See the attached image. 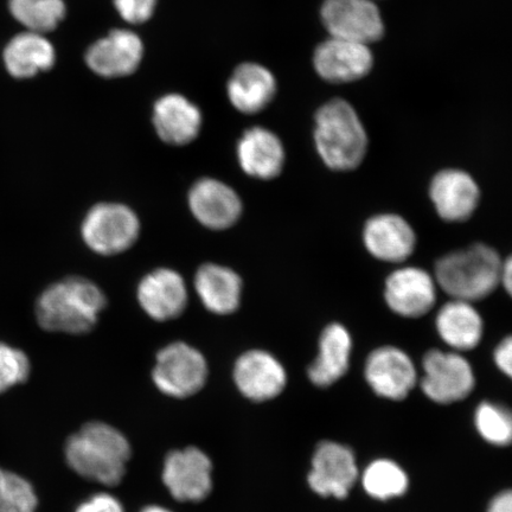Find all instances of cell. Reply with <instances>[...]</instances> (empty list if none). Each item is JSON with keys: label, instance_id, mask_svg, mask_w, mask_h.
Listing matches in <instances>:
<instances>
[{"label": "cell", "instance_id": "cell-24", "mask_svg": "<svg viewBox=\"0 0 512 512\" xmlns=\"http://www.w3.org/2000/svg\"><path fill=\"white\" fill-rule=\"evenodd\" d=\"M228 98L243 114H256L271 104L277 93V81L266 67L243 63L228 82Z\"/></svg>", "mask_w": 512, "mask_h": 512}, {"label": "cell", "instance_id": "cell-20", "mask_svg": "<svg viewBox=\"0 0 512 512\" xmlns=\"http://www.w3.org/2000/svg\"><path fill=\"white\" fill-rule=\"evenodd\" d=\"M202 121L200 108L183 95H165L153 108V125L158 137L169 145L194 142L201 132Z\"/></svg>", "mask_w": 512, "mask_h": 512}, {"label": "cell", "instance_id": "cell-13", "mask_svg": "<svg viewBox=\"0 0 512 512\" xmlns=\"http://www.w3.org/2000/svg\"><path fill=\"white\" fill-rule=\"evenodd\" d=\"M374 66V55L367 44L329 37L313 54V67L326 82L349 83L366 78Z\"/></svg>", "mask_w": 512, "mask_h": 512}, {"label": "cell", "instance_id": "cell-17", "mask_svg": "<svg viewBox=\"0 0 512 512\" xmlns=\"http://www.w3.org/2000/svg\"><path fill=\"white\" fill-rule=\"evenodd\" d=\"M139 305L157 322H168L182 316L188 305V288L181 274L170 268H158L140 281Z\"/></svg>", "mask_w": 512, "mask_h": 512}, {"label": "cell", "instance_id": "cell-33", "mask_svg": "<svg viewBox=\"0 0 512 512\" xmlns=\"http://www.w3.org/2000/svg\"><path fill=\"white\" fill-rule=\"evenodd\" d=\"M76 512H125L117 498L108 494H98L83 502Z\"/></svg>", "mask_w": 512, "mask_h": 512}, {"label": "cell", "instance_id": "cell-22", "mask_svg": "<svg viewBox=\"0 0 512 512\" xmlns=\"http://www.w3.org/2000/svg\"><path fill=\"white\" fill-rule=\"evenodd\" d=\"M352 354V338L343 325L326 326L319 338L318 356L307 369L310 381L328 388L348 373Z\"/></svg>", "mask_w": 512, "mask_h": 512}, {"label": "cell", "instance_id": "cell-29", "mask_svg": "<svg viewBox=\"0 0 512 512\" xmlns=\"http://www.w3.org/2000/svg\"><path fill=\"white\" fill-rule=\"evenodd\" d=\"M475 427L486 443L512 446V409L501 403L483 401L475 412Z\"/></svg>", "mask_w": 512, "mask_h": 512}, {"label": "cell", "instance_id": "cell-35", "mask_svg": "<svg viewBox=\"0 0 512 512\" xmlns=\"http://www.w3.org/2000/svg\"><path fill=\"white\" fill-rule=\"evenodd\" d=\"M486 512H512V489L501 491L492 498Z\"/></svg>", "mask_w": 512, "mask_h": 512}, {"label": "cell", "instance_id": "cell-8", "mask_svg": "<svg viewBox=\"0 0 512 512\" xmlns=\"http://www.w3.org/2000/svg\"><path fill=\"white\" fill-rule=\"evenodd\" d=\"M320 17L330 37L370 46L384 35L381 12L371 0H324Z\"/></svg>", "mask_w": 512, "mask_h": 512}, {"label": "cell", "instance_id": "cell-9", "mask_svg": "<svg viewBox=\"0 0 512 512\" xmlns=\"http://www.w3.org/2000/svg\"><path fill=\"white\" fill-rule=\"evenodd\" d=\"M360 478L355 453L348 446L323 441L313 454L307 482L322 497L345 499Z\"/></svg>", "mask_w": 512, "mask_h": 512}, {"label": "cell", "instance_id": "cell-32", "mask_svg": "<svg viewBox=\"0 0 512 512\" xmlns=\"http://www.w3.org/2000/svg\"><path fill=\"white\" fill-rule=\"evenodd\" d=\"M158 0H114L115 9L127 23L143 24L153 16Z\"/></svg>", "mask_w": 512, "mask_h": 512}, {"label": "cell", "instance_id": "cell-7", "mask_svg": "<svg viewBox=\"0 0 512 512\" xmlns=\"http://www.w3.org/2000/svg\"><path fill=\"white\" fill-rule=\"evenodd\" d=\"M152 376L157 388L165 395L189 398L206 384L208 364L201 351L191 345L171 343L158 352Z\"/></svg>", "mask_w": 512, "mask_h": 512}, {"label": "cell", "instance_id": "cell-6", "mask_svg": "<svg viewBox=\"0 0 512 512\" xmlns=\"http://www.w3.org/2000/svg\"><path fill=\"white\" fill-rule=\"evenodd\" d=\"M420 387L434 403L452 405L475 390V371L460 352L431 350L422 360Z\"/></svg>", "mask_w": 512, "mask_h": 512}, {"label": "cell", "instance_id": "cell-25", "mask_svg": "<svg viewBox=\"0 0 512 512\" xmlns=\"http://www.w3.org/2000/svg\"><path fill=\"white\" fill-rule=\"evenodd\" d=\"M3 60L15 79H30L54 67L56 51L46 35L24 31L6 44Z\"/></svg>", "mask_w": 512, "mask_h": 512}, {"label": "cell", "instance_id": "cell-28", "mask_svg": "<svg viewBox=\"0 0 512 512\" xmlns=\"http://www.w3.org/2000/svg\"><path fill=\"white\" fill-rule=\"evenodd\" d=\"M9 10L27 31L42 35L59 27L67 14L63 0H9Z\"/></svg>", "mask_w": 512, "mask_h": 512}, {"label": "cell", "instance_id": "cell-23", "mask_svg": "<svg viewBox=\"0 0 512 512\" xmlns=\"http://www.w3.org/2000/svg\"><path fill=\"white\" fill-rule=\"evenodd\" d=\"M435 326L441 339L453 351H470L478 347L484 336V320L465 300L452 299L438 312Z\"/></svg>", "mask_w": 512, "mask_h": 512}, {"label": "cell", "instance_id": "cell-19", "mask_svg": "<svg viewBox=\"0 0 512 512\" xmlns=\"http://www.w3.org/2000/svg\"><path fill=\"white\" fill-rule=\"evenodd\" d=\"M367 251L377 260L401 264L415 251L416 234L403 217L381 214L370 217L363 230Z\"/></svg>", "mask_w": 512, "mask_h": 512}, {"label": "cell", "instance_id": "cell-27", "mask_svg": "<svg viewBox=\"0 0 512 512\" xmlns=\"http://www.w3.org/2000/svg\"><path fill=\"white\" fill-rule=\"evenodd\" d=\"M361 483L367 495L376 501L399 498L409 489L407 472L386 458L371 462L362 472Z\"/></svg>", "mask_w": 512, "mask_h": 512}, {"label": "cell", "instance_id": "cell-16", "mask_svg": "<svg viewBox=\"0 0 512 512\" xmlns=\"http://www.w3.org/2000/svg\"><path fill=\"white\" fill-rule=\"evenodd\" d=\"M188 200L195 219L211 230L233 227L242 214L239 195L229 185L214 178H203L192 185Z\"/></svg>", "mask_w": 512, "mask_h": 512}, {"label": "cell", "instance_id": "cell-36", "mask_svg": "<svg viewBox=\"0 0 512 512\" xmlns=\"http://www.w3.org/2000/svg\"><path fill=\"white\" fill-rule=\"evenodd\" d=\"M501 285L512 298V254L507 260L503 261L501 272Z\"/></svg>", "mask_w": 512, "mask_h": 512}, {"label": "cell", "instance_id": "cell-34", "mask_svg": "<svg viewBox=\"0 0 512 512\" xmlns=\"http://www.w3.org/2000/svg\"><path fill=\"white\" fill-rule=\"evenodd\" d=\"M496 367L512 381V336L505 337L494 352Z\"/></svg>", "mask_w": 512, "mask_h": 512}, {"label": "cell", "instance_id": "cell-30", "mask_svg": "<svg viewBox=\"0 0 512 512\" xmlns=\"http://www.w3.org/2000/svg\"><path fill=\"white\" fill-rule=\"evenodd\" d=\"M37 504L28 480L0 467V512H35Z\"/></svg>", "mask_w": 512, "mask_h": 512}, {"label": "cell", "instance_id": "cell-26", "mask_svg": "<svg viewBox=\"0 0 512 512\" xmlns=\"http://www.w3.org/2000/svg\"><path fill=\"white\" fill-rule=\"evenodd\" d=\"M195 290L204 307L215 315H232L241 304L242 280L226 266L207 264L198 268Z\"/></svg>", "mask_w": 512, "mask_h": 512}, {"label": "cell", "instance_id": "cell-21", "mask_svg": "<svg viewBox=\"0 0 512 512\" xmlns=\"http://www.w3.org/2000/svg\"><path fill=\"white\" fill-rule=\"evenodd\" d=\"M285 149L277 134L264 127L249 128L238 144V159L245 174L261 181L277 178L285 165Z\"/></svg>", "mask_w": 512, "mask_h": 512}, {"label": "cell", "instance_id": "cell-14", "mask_svg": "<svg viewBox=\"0 0 512 512\" xmlns=\"http://www.w3.org/2000/svg\"><path fill=\"white\" fill-rule=\"evenodd\" d=\"M144 57V44L133 31L113 30L88 48L86 63L101 78H123L136 72Z\"/></svg>", "mask_w": 512, "mask_h": 512}, {"label": "cell", "instance_id": "cell-3", "mask_svg": "<svg viewBox=\"0 0 512 512\" xmlns=\"http://www.w3.org/2000/svg\"><path fill=\"white\" fill-rule=\"evenodd\" d=\"M315 143L324 164L334 171H351L363 163L368 134L354 107L343 99L326 102L316 113Z\"/></svg>", "mask_w": 512, "mask_h": 512}, {"label": "cell", "instance_id": "cell-4", "mask_svg": "<svg viewBox=\"0 0 512 512\" xmlns=\"http://www.w3.org/2000/svg\"><path fill=\"white\" fill-rule=\"evenodd\" d=\"M502 264L494 248L476 243L439 259L434 278L452 299L473 303L489 297L501 285Z\"/></svg>", "mask_w": 512, "mask_h": 512}, {"label": "cell", "instance_id": "cell-18", "mask_svg": "<svg viewBox=\"0 0 512 512\" xmlns=\"http://www.w3.org/2000/svg\"><path fill=\"white\" fill-rule=\"evenodd\" d=\"M430 197L435 211L446 222H465L475 214L480 190L473 177L463 170L438 172L430 185Z\"/></svg>", "mask_w": 512, "mask_h": 512}, {"label": "cell", "instance_id": "cell-37", "mask_svg": "<svg viewBox=\"0 0 512 512\" xmlns=\"http://www.w3.org/2000/svg\"><path fill=\"white\" fill-rule=\"evenodd\" d=\"M142 512H172L168 509L158 507V505H151V507L145 508Z\"/></svg>", "mask_w": 512, "mask_h": 512}, {"label": "cell", "instance_id": "cell-10", "mask_svg": "<svg viewBox=\"0 0 512 512\" xmlns=\"http://www.w3.org/2000/svg\"><path fill=\"white\" fill-rule=\"evenodd\" d=\"M364 377L377 396L390 401L405 400L418 383V371L412 358L390 345L370 352Z\"/></svg>", "mask_w": 512, "mask_h": 512}, {"label": "cell", "instance_id": "cell-1", "mask_svg": "<svg viewBox=\"0 0 512 512\" xmlns=\"http://www.w3.org/2000/svg\"><path fill=\"white\" fill-rule=\"evenodd\" d=\"M107 304L105 293L93 281L69 277L51 284L36 303L37 322L43 330L61 334H88Z\"/></svg>", "mask_w": 512, "mask_h": 512}, {"label": "cell", "instance_id": "cell-38", "mask_svg": "<svg viewBox=\"0 0 512 512\" xmlns=\"http://www.w3.org/2000/svg\"><path fill=\"white\" fill-rule=\"evenodd\" d=\"M371 2H376V0H371Z\"/></svg>", "mask_w": 512, "mask_h": 512}, {"label": "cell", "instance_id": "cell-11", "mask_svg": "<svg viewBox=\"0 0 512 512\" xmlns=\"http://www.w3.org/2000/svg\"><path fill=\"white\" fill-rule=\"evenodd\" d=\"M213 464L196 447L174 451L165 459L163 482L179 502H201L213 488Z\"/></svg>", "mask_w": 512, "mask_h": 512}, {"label": "cell", "instance_id": "cell-5", "mask_svg": "<svg viewBox=\"0 0 512 512\" xmlns=\"http://www.w3.org/2000/svg\"><path fill=\"white\" fill-rule=\"evenodd\" d=\"M140 235L136 213L121 203H99L88 211L81 224V236L96 254L110 256L133 247Z\"/></svg>", "mask_w": 512, "mask_h": 512}, {"label": "cell", "instance_id": "cell-15", "mask_svg": "<svg viewBox=\"0 0 512 512\" xmlns=\"http://www.w3.org/2000/svg\"><path fill=\"white\" fill-rule=\"evenodd\" d=\"M236 387L245 398L264 402L277 398L287 383L286 370L264 350H251L239 357L234 367Z\"/></svg>", "mask_w": 512, "mask_h": 512}, {"label": "cell", "instance_id": "cell-2", "mask_svg": "<svg viewBox=\"0 0 512 512\" xmlns=\"http://www.w3.org/2000/svg\"><path fill=\"white\" fill-rule=\"evenodd\" d=\"M130 458L124 434L104 422H89L66 445L68 465L81 477L107 486L121 482Z\"/></svg>", "mask_w": 512, "mask_h": 512}, {"label": "cell", "instance_id": "cell-12", "mask_svg": "<svg viewBox=\"0 0 512 512\" xmlns=\"http://www.w3.org/2000/svg\"><path fill=\"white\" fill-rule=\"evenodd\" d=\"M437 281L420 267L398 268L384 284V299L390 310L405 318H420L437 303Z\"/></svg>", "mask_w": 512, "mask_h": 512}, {"label": "cell", "instance_id": "cell-31", "mask_svg": "<svg viewBox=\"0 0 512 512\" xmlns=\"http://www.w3.org/2000/svg\"><path fill=\"white\" fill-rule=\"evenodd\" d=\"M30 370L29 357L22 350L0 342V394L27 381Z\"/></svg>", "mask_w": 512, "mask_h": 512}]
</instances>
